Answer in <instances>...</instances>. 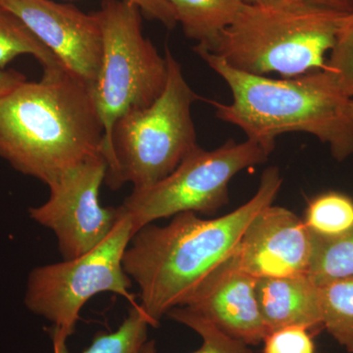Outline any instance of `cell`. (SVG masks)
Wrapping results in <instances>:
<instances>
[{"mask_svg":"<svg viewBox=\"0 0 353 353\" xmlns=\"http://www.w3.org/2000/svg\"><path fill=\"white\" fill-rule=\"evenodd\" d=\"M322 326L353 353V277L341 278L319 285Z\"/></svg>","mask_w":353,"mask_h":353,"instance_id":"16","label":"cell"},{"mask_svg":"<svg viewBox=\"0 0 353 353\" xmlns=\"http://www.w3.org/2000/svg\"><path fill=\"white\" fill-rule=\"evenodd\" d=\"M282 183L277 167H269L254 196L232 212L208 220L181 213L166 226L150 224L132 236L123 267L138 285L139 305L152 327H157L171 309L183 305L234 252L250 221L273 204Z\"/></svg>","mask_w":353,"mask_h":353,"instance_id":"1","label":"cell"},{"mask_svg":"<svg viewBox=\"0 0 353 353\" xmlns=\"http://www.w3.org/2000/svg\"><path fill=\"white\" fill-rule=\"evenodd\" d=\"M350 114H352V117L353 119V99H352V101H350Z\"/></svg>","mask_w":353,"mask_h":353,"instance_id":"27","label":"cell"},{"mask_svg":"<svg viewBox=\"0 0 353 353\" xmlns=\"http://www.w3.org/2000/svg\"><path fill=\"white\" fill-rule=\"evenodd\" d=\"M345 16L303 0L243 3L212 46L196 48L245 73L294 78L326 68Z\"/></svg>","mask_w":353,"mask_h":353,"instance_id":"4","label":"cell"},{"mask_svg":"<svg viewBox=\"0 0 353 353\" xmlns=\"http://www.w3.org/2000/svg\"><path fill=\"white\" fill-rule=\"evenodd\" d=\"M256 297L269 333L288 326H322L319 285L308 275L257 279Z\"/></svg>","mask_w":353,"mask_h":353,"instance_id":"13","label":"cell"},{"mask_svg":"<svg viewBox=\"0 0 353 353\" xmlns=\"http://www.w3.org/2000/svg\"><path fill=\"white\" fill-rule=\"evenodd\" d=\"M118 211L119 222L101 245L78 259L37 267L28 277L26 306L51 322L53 347L66 345L83 305L97 294L114 292L134 303L132 281L123 267L134 233L130 220Z\"/></svg>","mask_w":353,"mask_h":353,"instance_id":"7","label":"cell"},{"mask_svg":"<svg viewBox=\"0 0 353 353\" xmlns=\"http://www.w3.org/2000/svg\"><path fill=\"white\" fill-rule=\"evenodd\" d=\"M168 78L148 108L131 111L113 128L104 182L111 190L132 183L145 189L163 180L199 148L192 106L201 99L171 51L165 53Z\"/></svg>","mask_w":353,"mask_h":353,"instance_id":"5","label":"cell"},{"mask_svg":"<svg viewBox=\"0 0 353 353\" xmlns=\"http://www.w3.org/2000/svg\"><path fill=\"white\" fill-rule=\"evenodd\" d=\"M22 55L36 58L43 71L65 68L16 14L0 4V69H6L14 59Z\"/></svg>","mask_w":353,"mask_h":353,"instance_id":"15","label":"cell"},{"mask_svg":"<svg viewBox=\"0 0 353 353\" xmlns=\"http://www.w3.org/2000/svg\"><path fill=\"white\" fill-rule=\"evenodd\" d=\"M150 319L139 304L132 303L119 328L111 333H99L83 353H143L148 343ZM53 353H68L66 345L53 347Z\"/></svg>","mask_w":353,"mask_h":353,"instance_id":"19","label":"cell"},{"mask_svg":"<svg viewBox=\"0 0 353 353\" xmlns=\"http://www.w3.org/2000/svg\"><path fill=\"white\" fill-rule=\"evenodd\" d=\"M103 138L92 88L67 69L0 97V157L46 185L102 155Z\"/></svg>","mask_w":353,"mask_h":353,"instance_id":"2","label":"cell"},{"mask_svg":"<svg viewBox=\"0 0 353 353\" xmlns=\"http://www.w3.org/2000/svg\"><path fill=\"white\" fill-rule=\"evenodd\" d=\"M141 8V12L150 19L159 21L169 29L176 23L175 10L167 0H130Z\"/></svg>","mask_w":353,"mask_h":353,"instance_id":"23","label":"cell"},{"mask_svg":"<svg viewBox=\"0 0 353 353\" xmlns=\"http://www.w3.org/2000/svg\"><path fill=\"white\" fill-rule=\"evenodd\" d=\"M326 69L336 77L343 92L353 99V11L341 21Z\"/></svg>","mask_w":353,"mask_h":353,"instance_id":"21","label":"cell"},{"mask_svg":"<svg viewBox=\"0 0 353 353\" xmlns=\"http://www.w3.org/2000/svg\"><path fill=\"white\" fill-rule=\"evenodd\" d=\"M312 243L307 275L315 284L321 285L338 279L353 277V229L334 239L312 234Z\"/></svg>","mask_w":353,"mask_h":353,"instance_id":"18","label":"cell"},{"mask_svg":"<svg viewBox=\"0 0 353 353\" xmlns=\"http://www.w3.org/2000/svg\"><path fill=\"white\" fill-rule=\"evenodd\" d=\"M312 248V234L304 221L271 204L250 221L234 253L252 277H292L307 275Z\"/></svg>","mask_w":353,"mask_h":353,"instance_id":"11","label":"cell"},{"mask_svg":"<svg viewBox=\"0 0 353 353\" xmlns=\"http://www.w3.org/2000/svg\"><path fill=\"white\" fill-rule=\"evenodd\" d=\"M25 81H27L26 77L20 72L0 69V97L8 94Z\"/></svg>","mask_w":353,"mask_h":353,"instance_id":"24","label":"cell"},{"mask_svg":"<svg viewBox=\"0 0 353 353\" xmlns=\"http://www.w3.org/2000/svg\"><path fill=\"white\" fill-rule=\"evenodd\" d=\"M304 224L313 236L334 239L353 229V199L340 192H327L309 202Z\"/></svg>","mask_w":353,"mask_h":353,"instance_id":"17","label":"cell"},{"mask_svg":"<svg viewBox=\"0 0 353 353\" xmlns=\"http://www.w3.org/2000/svg\"><path fill=\"white\" fill-rule=\"evenodd\" d=\"M308 328L288 326L274 330L265 336L262 353H316Z\"/></svg>","mask_w":353,"mask_h":353,"instance_id":"22","label":"cell"},{"mask_svg":"<svg viewBox=\"0 0 353 353\" xmlns=\"http://www.w3.org/2000/svg\"><path fill=\"white\" fill-rule=\"evenodd\" d=\"M97 13L102 59L92 94L104 129L101 152L106 159L116 122L131 111L148 108L162 94L168 62L143 34V14L134 2L102 0Z\"/></svg>","mask_w":353,"mask_h":353,"instance_id":"6","label":"cell"},{"mask_svg":"<svg viewBox=\"0 0 353 353\" xmlns=\"http://www.w3.org/2000/svg\"><path fill=\"white\" fill-rule=\"evenodd\" d=\"M106 170L103 155L90 158L48 185L46 203L30 208V217L55 234L64 260L94 250L119 222L118 208H102L99 201Z\"/></svg>","mask_w":353,"mask_h":353,"instance_id":"9","label":"cell"},{"mask_svg":"<svg viewBox=\"0 0 353 353\" xmlns=\"http://www.w3.org/2000/svg\"><path fill=\"white\" fill-rule=\"evenodd\" d=\"M167 315L201 336V347L192 353H252L245 343L236 340L212 323L190 312L182 306L171 309ZM143 353H157L154 341H148Z\"/></svg>","mask_w":353,"mask_h":353,"instance_id":"20","label":"cell"},{"mask_svg":"<svg viewBox=\"0 0 353 353\" xmlns=\"http://www.w3.org/2000/svg\"><path fill=\"white\" fill-rule=\"evenodd\" d=\"M175 10L176 22L185 37L209 48L229 27L245 2L243 0H167Z\"/></svg>","mask_w":353,"mask_h":353,"instance_id":"14","label":"cell"},{"mask_svg":"<svg viewBox=\"0 0 353 353\" xmlns=\"http://www.w3.org/2000/svg\"><path fill=\"white\" fill-rule=\"evenodd\" d=\"M245 3H255V2L263 1V0H243Z\"/></svg>","mask_w":353,"mask_h":353,"instance_id":"26","label":"cell"},{"mask_svg":"<svg viewBox=\"0 0 353 353\" xmlns=\"http://www.w3.org/2000/svg\"><path fill=\"white\" fill-rule=\"evenodd\" d=\"M234 252L181 306L245 345H259L269 330L257 303V279L241 268Z\"/></svg>","mask_w":353,"mask_h":353,"instance_id":"12","label":"cell"},{"mask_svg":"<svg viewBox=\"0 0 353 353\" xmlns=\"http://www.w3.org/2000/svg\"><path fill=\"white\" fill-rule=\"evenodd\" d=\"M0 4L16 14L70 73L92 88L102 59L97 12L52 0H0Z\"/></svg>","mask_w":353,"mask_h":353,"instance_id":"10","label":"cell"},{"mask_svg":"<svg viewBox=\"0 0 353 353\" xmlns=\"http://www.w3.org/2000/svg\"><path fill=\"white\" fill-rule=\"evenodd\" d=\"M269 154L250 139L227 141L213 150L201 146L170 175L141 190H132L118 208L134 233L155 220L181 213L214 214L229 202V183L241 171L262 164Z\"/></svg>","mask_w":353,"mask_h":353,"instance_id":"8","label":"cell"},{"mask_svg":"<svg viewBox=\"0 0 353 353\" xmlns=\"http://www.w3.org/2000/svg\"><path fill=\"white\" fill-rule=\"evenodd\" d=\"M194 50L231 90V103L212 102L216 117L240 128L267 154L289 132L316 137L336 161L353 154L352 99L329 70L272 79L239 71L210 51Z\"/></svg>","mask_w":353,"mask_h":353,"instance_id":"3","label":"cell"},{"mask_svg":"<svg viewBox=\"0 0 353 353\" xmlns=\"http://www.w3.org/2000/svg\"><path fill=\"white\" fill-rule=\"evenodd\" d=\"M303 1L334 11V12L345 14V15L353 11V0H303Z\"/></svg>","mask_w":353,"mask_h":353,"instance_id":"25","label":"cell"}]
</instances>
